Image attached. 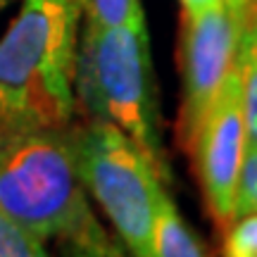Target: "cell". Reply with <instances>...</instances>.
Listing matches in <instances>:
<instances>
[{
	"label": "cell",
	"mask_w": 257,
	"mask_h": 257,
	"mask_svg": "<svg viewBox=\"0 0 257 257\" xmlns=\"http://www.w3.org/2000/svg\"><path fill=\"white\" fill-rule=\"evenodd\" d=\"M79 0H24L0 38V138L74 119Z\"/></svg>",
	"instance_id": "1"
},
{
	"label": "cell",
	"mask_w": 257,
	"mask_h": 257,
	"mask_svg": "<svg viewBox=\"0 0 257 257\" xmlns=\"http://www.w3.org/2000/svg\"><path fill=\"white\" fill-rule=\"evenodd\" d=\"M74 105L83 119L107 121L126 134L160 181L172 184L146 17L121 27L83 24L74 60Z\"/></svg>",
	"instance_id": "2"
},
{
	"label": "cell",
	"mask_w": 257,
	"mask_h": 257,
	"mask_svg": "<svg viewBox=\"0 0 257 257\" xmlns=\"http://www.w3.org/2000/svg\"><path fill=\"white\" fill-rule=\"evenodd\" d=\"M0 212L41 240L100 226L79 179L69 126L0 138Z\"/></svg>",
	"instance_id": "3"
},
{
	"label": "cell",
	"mask_w": 257,
	"mask_h": 257,
	"mask_svg": "<svg viewBox=\"0 0 257 257\" xmlns=\"http://www.w3.org/2000/svg\"><path fill=\"white\" fill-rule=\"evenodd\" d=\"M74 160L86 193L102 207L131 257H153V226L165 186L136 143L98 119L69 124Z\"/></svg>",
	"instance_id": "4"
},
{
	"label": "cell",
	"mask_w": 257,
	"mask_h": 257,
	"mask_svg": "<svg viewBox=\"0 0 257 257\" xmlns=\"http://www.w3.org/2000/svg\"><path fill=\"white\" fill-rule=\"evenodd\" d=\"M245 0H217L212 8L181 17V76L184 98L179 112V143L191 150L198 126L210 110L224 76L236 62Z\"/></svg>",
	"instance_id": "5"
},
{
	"label": "cell",
	"mask_w": 257,
	"mask_h": 257,
	"mask_svg": "<svg viewBox=\"0 0 257 257\" xmlns=\"http://www.w3.org/2000/svg\"><path fill=\"white\" fill-rule=\"evenodd\" d=\"M188 157L202 188L205 210L217 229L236 217V188L245 157V112L238 60L224 76L219 91L205 112Z\"/></svg>",
	"instance_id": "6"
},
{
	"label": "cell",
	"mask_w": 257,
	"mask_h": 257,
	"mask_svg": "<svg viewBox=\"0 0 257 257\" xmlns=\"http://www.w3.org/2000/svg\"><path fill=\"white\" fill-rule=\"evenodd\" d=\"M153 257H212L207 245L162 191L153 226Z\"/></svg>",
	"instance_id": "7"
},
{
	"label": "cell",
	"mask_w": 257,
	"mask_h": 257,
	"mask_svg": "<svg viewBox=\"0 0 257 257\" xmlns=\"http://www.w3.org/2000/svg\"><path fill=\"white\" fill-rule=\"evenodd\" d=\"M238 69L243 83L245 112V148H257V12L245 8L238 43Z\"/></svg>",
	"instance_id": "8"
},
{
	"label": "cell",
	"mask_w": 257,
	"mask_h": 257,
	"mask_svg": "<svg viewBox=\"0 0 257 257\" xmlns=\"http://www.w3.org/2000/svg\"><path fill=\"white\" fill-rule=\"evenodd\" d=\"M81 17L98 27H121L146 17L143 0H79Z\"/></svg>",
	"instance_id": "9"
},
{
	"label": "cell",
	"mask_w": 257,
	"mask_h": 257,
	"mask_svg": "<svg viewBox=\"0 0 257 257\" xmlns=\"http://www.w3.org/2000/svg\"><path fill=\"white\" fill-rule=\"evenodd\" d=\"M57 243H60V257H124V245L119 240L110 238L102 226Z\"/></svg>",
	"instance_id": "10"
},
{
	"label": "cell",
	"mask_w": 257,
	"mask_h": 257,
	"mask_svg": "<svg viewBox=\"0 0 257 257\" xmlns=\"http://www.w3.org/2000/svg\"><path fill=\"white\" fill-rule=\"evenodd\" d=\"M0 257H50L43 240L0 212Z\"/></svg>",
	"instance_id": "11"
},
{
	"label": "cell",
	"mask_w": 257,
	"mask_h": 257,
	"mask_svg": "<svg viewBox=\"0 0 257 257\" xmlns=\"http://www.w3.org/2000/svg\"><path fill=\"white\" fill-rule=\"evenodd\" d=\"M221 257H257V212L240 214L224 229Z\"/></svg>",
	"instance_id": "12"
},
{
	"label": "cell",
	"mask_w": 257,
	"mask_h": 257,
	"mask_svg": "<svg viewBox=\"0 0 257 257\" xmlns=\"http://www.w3.org/2000/svg\"><path fill=\"white\" fill-rule=\"evenodd\" d=\"M250 212H257V148H245L236 188V217Z\"/></svg>",
	"instance_id": "13"
},
{
	"label": "cell",
	"mask_w": 257,
	"mask_h": 257,
	"mask_svg": "<svg viewBox=\"0 0 257 257\" xmlns=\"http://www.w3.org/2000/svg\"><path fill=\"white\" fill-rule=\"evenodd\" d=\"M217 0H179L181 5V17H191V15H198L202 10L212 8Z\"/></svg>",
	"instance_id": "14"
},
{
	"label": "cell",
	"mask_w": 257,
	"mask_h": 257,
	"mask_svg": "<svg viewBox=\"0 0 257 257\" xmlns=\"http://www.w3.org/2000/svg\"><path fill=\"white\" fill-rule=\"evenodd\" d=\"M245 8L252 10V12H257V0H245Z\"/></svg>",
	"instance_id": "15"
},
{
	"label": "cell",
	"mask_w": 257,
	"mask_h": 257,
	"mask_svg": "<svg viewBox=\"0 0 257 257\" xmlns=\"http://www.w3.org/2000/svg\"><path fill=\"white\" fill-rule=\"evenodd\" d=\"M3 3H5V0H0V8H3Z\"/></svg>",
	"instance_id": "16"
}]
</instances>
